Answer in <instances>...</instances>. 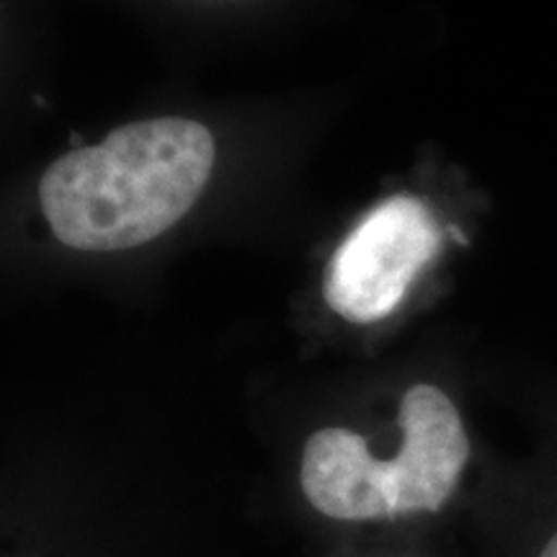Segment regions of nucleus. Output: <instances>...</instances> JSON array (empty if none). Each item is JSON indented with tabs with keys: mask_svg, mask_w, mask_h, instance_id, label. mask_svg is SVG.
<instances>
[{
	"mask_svg": "<svg viewBox=\"0 0 557 557\" xmlns=\"http://www.w3.org/2000/svg\"><path fill=\"white\" fill-rule=\"evenodd\" d=\"M442 246V230L421 199L410 194L382 201L359 220L336 248L323 295L348 323L387 318Z\"/></svg>",
	"mask_w": 557,
	"mask_h": 557,
	"instance_id": "obj_2",
	"label": "nucleus"
},
{
	"mask_svg": "<svg viewBox=\"0 0 557 557\" xmlns=\"http://www.w3.org/2000/svg\"><path fill=\"white\" fill-rule=\"evenodd\" d=\"M299 483L325 517L372 521L395 517V465L372 457L367 442L346 429H320L302 451Z\"/></svg>",
	"mask_w": 557,
	"mask_h": 557,
	"instance_id": "obj_4",
	"label": "nucleus"
},
{
	"mask_svg": "<svg viewBox=\"0 0 557 557\" xmlns=\"http://www.w3.org/2000/svg\"><path fill=\"white\" fill-rule=\"evenodd\" d=\"M214 165L205 124L160 116L67 152L39 184L52 233L78 250L143 246L176 225L199 199Z\"/></svg>",
	"mask_w": 557,
	"mask_h": 557,
	"instance_id": "obj_1",
	"label": "nucleus"
},
{
	"mask_svg": "<svg viewBox=\"0 0 557 557\" xmlns=\"http://www.w3.org/2000/svg\"><path fill=\"white\" fill-rule=\"evenodd\" d=\"M540 557H557V534H555L553 540L547 542V547L542 549V555H540Z\"/></svg>",
	"mask_w": 557,
	"mask_h": 557,
	"instance_id": "obj_5",
	"label": "nucleus"
},
{
	"mask_svg": "<svg viewBox=\"0 0 557 557\" xmlns=\"http://www.w3.org/2000/svg\"><path fill=\"white\" fill-rule=\"evenodd\" d=\"M403 449L395 465V517L438 511L470 459V442L455 403L434 385H416L400 403Z\"/></svg>",
	"mask_w": 557,
	"mask_h": 557,
	"instance_id": "obj_3",
	"label": "nucleus"
}]
</instances>
